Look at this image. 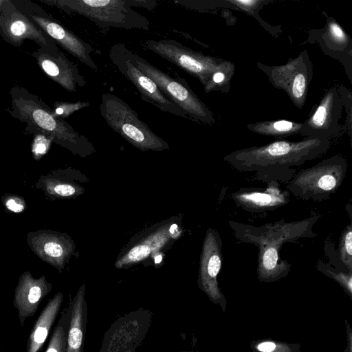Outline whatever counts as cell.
<instances>
[{
  "label": "cell",
  "mask_w": 352,
  "mask_h": 352,
  "mask_svg": "<svg viewBox=\"0 0 352 352\" xmlns=\"http://www.w3.org/2000/svg\"><path fill=\"white\" fill-rule=\"evenodd\" d=\"M67 13L85 16L102 28L144 30L150 21L132 9L126 0H56L45 1Z\"/></svg>",
  "instance_id": "5"
},
{
  "label": "cell",
  "mask_w": 352,
  "mask_h": 352,
  "mask_svg": "<svg viewBox=\"0 0 352 352\" xmlns=\"http://www.w3.org/2000/svg\"><path fill=\"white\" fill-rule=\"evenodd\" d=\"M126 2L129 4L130 7H142L148 10H153L157 6V2L153 0H126Z\"/></svg>",
  "instance_id": "29"
},
{
  "label": "cell",
  "mask_w": 352,
  "mask_h": 352,
  "mask_svg": "<svg viewBox=\"0 0 352 352\" xmlns=\"http://www.w3.org/2000/svg\"><path fill=\"white\" fill-rule=\"evenodd\" d=\"M222 241L219 232L208 228L200 254L197 284L210 300L220 305L223 311L226 308V300L221 291L217 276L222 264Z\"/></svg>",
  "instance_id": "13"
},
{
  "label": "cell",
  "mask_w": 352,
  "mask_h": 352,
  "mask_svg": "<svg viewBox=\"0 0 352 352\" xmlns=\"http://www.w3.org/2000/svg\"><path fill=\"white\" fill-rule=\"evenodd\" d=\"M47 335V330L43 327L37 328L34 333V340L37 343H42L45 341Z\"/></svg>",
  "instance_id": "31"
},
{
  "label": "cell",
  "mask_w": 352,
  "mask_h": 352,
  "mask_svg": "<svg viewBox=\"0 0 352 352\" xmlns=\"http://www.w3.org/2000/svg\"><path fill=\"white\" fill-rule=\"evenodd\" d=\"M124 49L131 62L150 78L170 101L182 110L188 119L210 125L214 123L215 119L211 110L184 78H175L159 69L132 52L125 45Z\"/></svg>",
  "instance_id": "6"
},
{
  "label": "cell",
  "mask_w": 352,
  "mask_h": 352,
  "mask_svg": "<svg viewBox=\"0 0 352 352\" xmlns=\"http://www.w3.org/2000/svg\"><path fill=\"white\" fill-rule=\"evenodd\" d=\"M87 321L85 285L78 291L72 307L67 352H82Z\"/></svg>",
  "instance_id": "21"
},
{
  "label": "cell",
  "mask_w": 352,
  "mask_h": 352,
  "mask_svg": "<svg viewBox=\"0 0 352 352\" xmlns=\"http://www.w3.org/2000/svg\"><path fill=\"white\" fill-rule=\"evenodd\" d=\"M179 352H191V351H179Z\"/></svg>",
  "instance_id": "35"
},
{
  "label": "cell",
  "mask_w": 352,
  "mask_h": 352,
  "mask_svg": "<svg viewBox=\"0 0 352 352\" xmlns=\"http://www.w3.org/2000/svg\"><path fill=\"white\" fill-rule=\"evenodd\" d=\"M26 16L49 36L56 45L61 46L94 71L98 69V65L91 57L94 48L88 43L52 18L42 16L33 11H30Z\"/></svg>",
  "instance_id": "17"
},
{
  "label": "cell",
  "mask_w": 352,
  "mask_h": 352,
  "mask_svg": "<svg viewBox=\"0 0 352 352\" xmlns=\"http://www.w3.org/2000/svg\"><path fill=\"white\" fill-rule=\"evenodd\" d=\"M64 341H65V340ZM64 341L62 342V343L60 344L58 349L54 348V347H51V348L48 349L47 352H63V346H63Z\"/></svg>",
  "instance_id": "34"
},
{
  "label": "cell",
  "mask_w": 352,
  "mask_h": 352,
  "mask_svg": "<svg viewBox=\"0 0 352 352\" xmlns=\"http://www.w3.org/2000/svg\"><path fill=\"white\" fill-rule=\"evenodd\" d=\"M89 105V103L88 102H56L52 111L56 117L65 120V118H68L74 111H78Z\"/></svg>",
  "instance_id": "26"
},
{
  "label": "cell",
  "mask_w": 352,
  "mask_h": 352,
  "mask_svg": "<svg viewBox=\"0 0 352 352\" xmlns=\"http://www.w3.org/2000/svg\"><path fill=\"white\" fill-rule=\"evenodd\" d=\"M319 218V215H314L300 221H279L260 227L230 221V226L234 230L235 236L243 243L256 246L275 245L282 247L287 242L316 236L312 228Z\"/></svg>",
  "instance_id": "10"
},
{
  "label": "cell",
  "mask_w": 352,
  "mask_h": 352,
  "mask_svg": "<svg viewBox=\"0 0 352 352\" xmlns=\"http://www.w3.org/2000/svg\"><path fill=\"white\" fill-rule=\"evenodd\" d=\"M41 295V290L39 287L34 286L32 287L29 292L28 294V300L31 303L36 302Z\"/></svg>",
  "instance_id": "30"
},
{
  "label": "cell",
  "mask_w": 352,
  "mask_h": 352,
  "mask_svg": "<svg viewBox=\"0 0 352 352\" xmlns=\"http://www.w3.org/2000/svg\"><path fill=\"white\" fill-rule=\"evenodd\" d=\"M254 352H300V345L270 339L259 340L252 342Z\"/></svg>",
  "instance_id": "23"
},
{
  "label": "cell",
  "mask_w": 352,
  "mask_h": 352,
  "mask_svg": "<svg viewBox=\"0 0 352 352\" xmlns=\"http://www.w3.org/2000/svg\"><path fill=\"white\" fill-rule=\"evenodd\" d=\"M41 70L53 81L70 92L86 85L85 77L77 65L57 47L55 49L39 47L32 53Z\"/></svg>",
  "instance_id": "16"
},
{
  "label": "cell",
  "mask_w": 352,
  "mask_h": 352,
  "mask_svg": "<svg viewBox=\"0 0 352 352\" xmlns=\"http://www.w3.org/2000/svg\"><path fill=\"white\" fill-rule=\"evenodd\" d=\"M342 109L340 89L333 86L326 91L308 119L302 122L300 135L330 140L339 131Z\"/></svg>",
  "instance_id": "15"
},
{
  "label": "cell",
  "mask_w": 352,
  "mask_h": 352,
  "mask_svg": "<svg viewBox=\"0 0 352 352\" xmlns=\"http://www.w3.org/2000/svg\"><path fill=\"white\" fill-rule=\"evenodd\" d=\"M347 168L342 156L333 155L296 173L287 183V191L305 201H324L340 188Z\"/></svg>",
  "instance_id": "7"
},
{
  "label": "cell",
  "mask_w": 352,
  "mask_h": 352,
  "mask_svg": "<svg viewBox=\"0 0 352 352\" xmlns=\"http://www.w3.org/2000/svg\"><path fill=\"white\" fill-rule=\"evenodd\" d=\"M144 46L197 78L206 93L210 92L212 77L215 73L223 72L232 77L235 72L232 62L195 51L175 40L148 39Z\"/></svg>",
  "instance_id": "4"
},
{
  "label": "cell",
  "mask_w": 352,
  "mask_h": 352,
  "mask_svg": "<svg viewBox=\"0 0 352 352\" xmlns=\"http://www.w3.org/2000/svg\"><path fill=\"white\" fill-rule=\"evenodd\" d=\"M256 65L267 75L273 87L283 90L295 107L302 108L314 74L313 65L307 50L289 59L284 65L268 66L258 62Z\"/></svg>",
  "instance_id": "9"
},
{
  "label": "cell",
  "mask_w": 352,
  "mask_h": 352,
  "mask_svg": "<svg viewBox=\"0 0 352 352\" xmlns=\"http://www.w3.org/2000/svg\"><path fill=\"white\" fill-rule=\"evenodd\" d=\"M6 207L10 210L14 212H21L24 207L22 204L16 201V200L10 199L6 201Z\"/></svg>",
  "instance_id": "32"
},
{
  "label": "cell",
  "mask_w": 352,
  "mask_h": 352,
  "mask_svg": "<svg viewBox=\"0 0 352 352\" xmlns=\"http://www.w3.org/2000/svg\"><path fill=\"white\" fill-rule=\"evenodd\" d=\"M318 264V270L339 283L344 292L352 298V272H336L331 267H327L325 264L321 263Z\"/></svg>",
  "instance_id": "25"
},
{
  "label": "cell",
  "mask_w": 352,
  "mask_h": 352,
  "mask_svg": "<svg viewBox=\"0 0 352 352\" xmlns=\"http://www.w3.org/2000/svg\"><path fill=\"white\" fill-rule=\"evenodd\" d=\"M0 34L7 42L17 47L21 46L25 39L34 41L42 48L53 50L58 47L9 0L3 1L0 7Z\"/></svg>",
  "instance_id": "14"
},
{
  "label": "cell",
  "mask_w": 352,
  "mask_h": 352,
  "mask_svg": "<svg viewBox=\"0 0 352 352\" xmlns=\"http://www.w3.org/2000/svg\"><path fill=\"white\" fill-rule=\"evenodd\" d=\"M269 184L264 191L243 188L232 193L231 197L237 206L250 212L271 211L287 204L288 191L281 192L278 183Z\"/></svg>",
  "instance_id": "19"
},
{
  "label": "cell",
  "mask_w": 352,
  "mask_h": 352,
  "mask_svg": "<svg viewBox=\"0 0 352 352\" xmlns=\"http://www.w3.org/2000/svg\"><path fill=\"white\" fill-rule=\"evenodd\" d=\"M302 127V122L287 120L259 121L247 124V129L254 133L277 138L300 134Z\"/></svg>",
  "instance_id": "22"
},
{
  "label": "cell",
  "mask_w": 352,
  "mask_h": 352,
  "mask_svg": "<svg viewBox=\"0 0 352 352\" xmlns=\"http://www.w3.org/2000/svg\"><path fill=\"white\" fill-rule=\"evenodd\" d=\"M52 141V138L41 133H36L32 142V153L38 157L45 154Z\"/></svg>",
  "instance_id": "27"
},
{
  "label": "cell",
  "mask_w": 352,
  "mask_h": 352,
  "mask_svg": "<svg viewBox=\"0 0 352 352\" xmlns=\"http://www.w3.org/2000/svg\"><path fill=\"white\" fill-rule=\"evenodd\" d=\"M100 112L113 131L138 149L159 152L169 149L168 142L155 133L120 98L102 94Z\"/></svg>",
  "instance_id": "3"
},
{
  "label": "cell",
  "mask_w": 352,
  "mask_h": 352,
  "mask_svg": "<svg viewBox=\"0 0 352 352\" xmlns=\"http://www.w3.org/2000/svg\"><path fill=\"white\" fill-rule=\"evenodd\" d=\"M310 34L326 54L342 62L351 80L352 41L342 27L327 17L325 26Z\"/></svg>",
  "instance_id": "18"
},
{
  "label": "cell",
  "mask_w": 352,
  "mask_h": 352,
  "mask_svg": "<svg viewBox=\"0 0 352 352\" xmlns=\"http://www.w3.org/2000/svg\"><path fill=\"white\" fill-rule=\"evenodd\" d=\"M181 220L180 217H170L133 236L118 254L114 267L129 268L168 248L182 234Z\"/></svg>",
  "instance_id": "8"
},
{
  "label": "cell",
  "mask_w": 352,
  "mask_h": 352,
  "mask_svg": "<svg viewBox=\"0 0 352 352\" xmlns=\"http://www.w3.org/2000/svg\"><path fill=\"white\" fill-rule=\"evenodd\" d=\"M10 115L25 122L26 129L41 133L73 153L87 156L96 152L89 140L77 132L64 119L56 117L51 108L25 88L14 85L10 89Z\"/></svg>",
  "instance_id": "2"
},
{
  "label": "cell",
  "mask_w": 352,
  "mask_h": 352,
  "mask_svg": "<svg viewBox=\"0 0 352 352\" xmlns=\"http://www.w3.org/2000/svg\"><path fill=\"white\" fill-rule=\"evenodd\" d=\"M258 254L257 276L261 282L277 281L289 272L292 265L279 258L280 246L260 245Z\"/></svg>",
  "instance_id": "20"
},
{
  "label": "cell",
  "mask_w": 352,
  "mask_h": 352,
  "mask_svg": "<svg viewBox=\"0 0 352 352\" xmlns=\"http://www.w3.org/2000/svg\"><path fill=\"white\" fill-rule=\"evenodd\" d=\"M330 144V140L318 138L279 140L232 151L223 160L238 171L254 173L262 182L288 183L297 167L325 153Z\"/></svg>",
  "instance_id": "1"
},
{
  "label": "cell",
  "mask_w": 352,
  "mask_h": 352,
  "mask_svg": "<svg viewBox=\"0 0 352 352\" xmlns=\"http://www.w3.org/2000/svg\"><path fill=\"white\" fill-rule=\"evenodd\" d=\"M340 257L342 263L352 272V225L343 230L339 241Z\"/></svg>",
  "instance_id": "24"
},
{
  "label": "cell",
  "mask_w": 352,
  "mask_h": 352,
  "mask_svg": "<svg viewBox=\"0 0 352 352\" xmlns=\"http://www.w3.org/2000/svg\"><path fill=\"white\" fill-rule=\"evenodd\" d=\"M346 326L347 327V344H346V352H352V333H351V329L347 321H346Z\"/></svg>",
  "instance_id": "33"
},
{
  "label": "cell",
  "mask_w": 352,
  "mask_h": 352,
  "mask_svg": "<svg viewBox=\"0 0 352 352\" xmlns=\"http://www.w3.org/2000/svg\"><path fill=\"white\" fill-rule=\"evenodd\" d=\"M124 47V44L120 43L113 45L109 50V57L117 69L135 86L141 98L162 111L188 118L182 110L170 101L158 86L131 62L126 54Z\"/></svg>",
  "instance_id": "12"
},
{
  "label": "cell",
  "mask_w": 352,
  "mask_h": 352,
  "mask_svg": "<svg viewBox=\"0 0 352 352\" xmlns=\"http://www.w3.org/2000/svg\"><path fill=\"white\" fill-rule=\"evenodd\" d=\"M228 3L235 6L237 8L247 12L249 14H254V11H258L265 3H269V1L263 0H234L227 1Z\"/></svg>",
  "instance_id": "28"
},
{
  "label": "cell",
  "mask_w": 352,
  "mask_h": 352,
  "mask_svg": "<svg viewBox=\"0 0 352 352\" xmlns=\"http://www.w3.org/2000/svg\"><path fill=\"white\" fill-rule=\"evenodd\" d=\"M153 313L139 308L117 318L104 334L98 352H135L151 324Z\"/></svg>",
  "instance_id": "11"
}]
</instances>
